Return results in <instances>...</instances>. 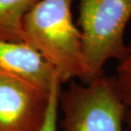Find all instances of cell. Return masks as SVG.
<instances>
[{
	"label": "cell",
	"mask_w": 131,
	"mask_h": 131,
	"mask_svg": "<svg viewBox=\"0 0 131 131\" xmlns=\"http://www.w3.org/2000/svg\"><path fill=\"white\" fill-rule=\"evenodd\" d=\"M72 0H39L23 17L20 40L37 49L62 83L87 82L80 30L73 22Z\"/></svg>",
	"instance_id": "6da1fadb"
},
{
	"label": "cell",
	"mask_w": 131,
	"mask_h": 131,
	"mask_svg": "<svg viewBox=\"0 0 131 131\" xmlns=\"http://www.w3.org/2000/svg\"><path fill=\"white\" fill-rule=\"evenodd\" d=\"M131 18V0H80L82 50L87 83L103 74L109 60L119 61L126 51L124 31Z\"/></svg>",
	"instance_id": "7a4b0ae2"
},
{
	"label": "cell",
	"mask_w": 131,
	"mask_h": 131,
	"mask_svg": "<svg viewBox=\"0 0 131 131\" xmlns=\"http://www.w3.org/2000/svg\"><path fill=\"white\" fill-rule=\"evenodd\" d=\"M63 131H128L114 76L104 73L60 94Z\"/></svg>",
	"instance_id": "3957f363"
},
{
	"label": "cell",
	"mask_w": 131,
	"mask_h": 131,
	"mask_svg": "<svg viewBox=\"0 0 131 131\" xmlns=\"http://www.w3.org/2000/svg\"><path fill=\"white\" fill-rule=\"evenodd\" d=\"M49 93L50 90L0 75V131H40Z\"/></svg>",
	"instance_id": "277c9868"
},
{
	"label": "cell",
	"mask_w": 131,
	"mask_h": 131,
	"mask_svg": "<svg viewBox=\"0 0 131 131\" xmlns=\"http://www.w3.org/2000/svg\"><path fill=\"white\" fill-rule=\"evenodd\" d=\"M0 75L23 81L45 91L50 90L54 81L59 79L54 68L32 46L24 41L2 38Z\"/></svg>",
	"instance_id": "5b68a950"
},
{
	"label": "cell",
	"mask_w": 131,
	"mask_h": 131,
	"mask_svg": "<svg viewBox=\"0 0 131 131\" xmlns=\"http://www.w3.org/2000/svg\"><path fill=\"white\" fill-rule=\"evenodd\" d=\"M39 0H0V38L20 40L23 17Z\"/></svg>",
	"instance_id": "8992f818"
},
{
	"label": "cell",
	"mask_w": 131,
	"mask_h": 131,
	"mask_svg": "<svg viewBox=\"0 0 131 131\" xmlns=\"http://www.w3.org/2000/svg\"><path fill=\"white\" fill-rule=\"evenodd\" d=\"M115 83L123 108L124 124L128 131H131V43L118 61Z\"/></svg>",
	"instance_id": "52a82bcc"
},
{
	"label": "cell",
	"mask_w": 131,
	"mask_h": 131,
	"mask_svg": "<svg viewBox=\"0 0 131 131\" xmlns=\"http://www.w3.org/2000/svg\"><path fill=\"white\" fill-rule=\"evenodd\" d=\"M61 83L56 79L52 85L49 93V106L47 109L45 120L40 131H57L58 111L60 106V94H61Z\"/></svg>",
	"instance_id": "ba28073f"
}]
</instances>
